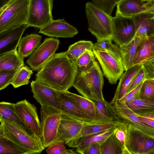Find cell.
Listing matches in <instances>:
<instances>
[{
  "label": "cell",
  "instance_id": "cell-2",
  "mask_svg": "<svg viewBox=\"0 0 154 154\" xmlns=\"http://www.w3.org/2000/svg\"><path fill=\"white\" fill-rule=\"evenodd\" d=\"M103 84V74L95 60L85 67H77L72 86L82 96L93 101L104 102Z\"/></svg>",
  "mask_w": 154,
  "mask_h": 154
},
{
  "label": "cell",
  "instance_id": "cell-6",
  "mask_svg": "<svg viewBox=\"0 0 154 154\" xmlns=\"http://www.w3.org/2000/svg\"><path fill=\"white\" fill-rule=\"evenodd\" d=\"M30 0H11L0 8V32L27 24Z\"/></svg>",
  "mask_w": 154,
  "mask_h": 154
},
{
  "label": "cell",
  "instance_id": "cell-13",
  "mask_svg": "<svg viewBox=\"0 0 154 154\" xmlns=\"http://www.w3.org/2000/svg\"><path fill=\"white\" fill-rule=\"evenodd\" d=\"M14 108L16 113L33 133L41 138V123L34 105L25 99L14 103Z\"/></svg>",
  "mask_w": 154,
  "mask_h": 154
},
{
  "label": "cell",
  "instance_id": "cell-36",
  "mask_svg": "<svg viewBox=\"0 0 154 154\" xmlns=\"http://www.w3.org/2000/svg\"><path fill=\"white\" fill-rule=\"evenodd\" d=\"M0 71V90H3L11 84L20 68Z\"/></svg>",
  "mask_w": 154,
  "mask_h": 154
},
{
  "label": "cell",
  "instance_id": "cell-35",
  "mask_svg": "<svg viewBox=\"0 0 154 154\" xmlns=\"http://www.w3.org/2000/svg\"><path fill=\"white\" fill-rule=\"evenodd\" d=\"M139 98L141 99L154 100V79L145 80L140 90Z\"/></svg>",
  "mask_w": 154,
  "mask_h": 154
},
{
  "label": "cell",
  "instance_id": "cell-41",
  "mask_svg": "<svg viewBox=\"0 0 154 154\" xmlns=\"http://www.w3.org/2000/svg\"><path fill=\"white\" fill-rule=\"evenodd\" d=\"M112 42V41L109 40L97 41V42L94 45L92 50H113L119 47L117 45L113 44Z\"/></svg>",
  "mask_w": 154,
  "mask_h": 154
},
{
  "label": "cell",
  "instance_id": "cell-26",
  "mask_svg": "<svg viewBox=\"0 0 154 154\" xmlns=\"http://www.w3.org/2000/svg\"><path fill=\"white\" fill-rule=\"evenodd\" d=\"M17 48L0 54V71L19 68L24 65Z\"/></svg>",
  "mask_w": 154,
  "mask_h": 154
},
{
  "label": "cell",
  "instance_id": "cell-31",
  "mask_svg": "<svg viewBox=\"0 0 154 154\" xmlns=\"http://www.w3.org/2000/svg\"><path fill=\"white\" fill-rule=\"evenodd\" d=\"M125 148L113 132L101 145V154H122Z\"/></svg>",
  "mask_w": 154,
  "mask_h": 154
},
{
  "label": "cell",
  "instance_id": "cell-54",
  "mask_svg": "<svg viewBox=\"0 0 154 154\" xmlns=\"http://www.w3.org/2000/svg\"><path fill=\"white\" fill-rule=\"evenodd\" d=\"M151 19H154V14L151 17Z\"/></svg>",
  "mask_w": 154,
  "mask_h": 154
},
{
  "label": "cell",
  "instance_id": "cell-47",
  "mask_svg": "<svg viewBox=\"0 0 154 154\" xmlns=\"http://www.w3.org/2000/svg\"><path fill=\"white\" fill-rule=\"evenodd\" d=\"M139 119L149 126L154 128V120L137 115Z\"/></svg>",
  "mask_w": 154,
  "mask_h": 154
},
{
  "label": "cell",
  "instance_id": "cell-49",
  "mask_svg": "<svg viewBox=\"0 0 154 154\" xmlns=\"http://www.w3.org/2000/svg\"><path fill=\"white\" fill-rule=\"evenodd\" d=\"M137 115L154 120V112Z\"/></svg>",
  "mask_w": 154,
  "mask_h": 154
},
{
  "label": "cell",
  "instance_id": "cell-29",
  "mask_svg": "<svg viewBox=\"0 0 154 154\" xmlns=\"http://www.w3.org/2000/svg\"><path fill=\"white\" fill-rule=\"evenodd\" d=\"M94 45L90 41H79L70 45L65 52L69 59L75 63L79 57L86 50H92Z\"/></svg>",
  "mask_w": 154,
  "mask_h": 154
},
{
  "label": "cell",
  "instance_id": "cell-51",
  "mask_svg": "<svg viewBox=\"0 0 154 154\" xmlns=\"http://www.w3.org/2000/svg\"><path fill=\"white\" fill-rule=\"evenodd\" d=\"M11 0H0V7H1Z\"/></svg>",
  "mask_w": 154,
  "mask_h": 154
},
{
  "label": "cell",
  "instance_id": "cell-12",
  "mask_svg": "<svg viewBox=\"0 0 154 154\" xmlns=\"http://www.w3.org/2000/svg\"><path fill=\"white\" fill-rule=\"evenodd\" d=\"M113 41L119 47L128 43L135 36L136 28L133 18L120 15L113 17Z\"/></svg>",
  "mask_w": 154,
  "mask_h": 154
},
{
  "label": "cell",
  "instance_id": "cell-53",
  "mask_svg": "<svg viewBox=\"0 0 154 154\" xmlns=\"http://www.w3.org/2000/svg\"><path fill=\"white\" fill-rule=\"evenodd\" d=\"M143 2H149L154 1V0H140Z\"/></svg>",
  "mask_w": 154,
  "mask_h": 154
},
{
  "label": "cell",
  "instance_id": "cell-50",
  "mask_svg": "<svg viewBox=\"0 0 154 154\" xmlns=\"http://www.w3.org/2000/svg\"><path fill=\"white\" fill-rule=\"evenodd\" d=\"M78 154L76 151H75L73 149H67L65 152L64 154Z\"/></svg>",
  "mask_w": 154,
  "mask_h": 154
},
{
  "label": "cell",
  "instance_id": "cell-18",
  "mask_svg": "<svg viewBox=\"0 0 154 154\" xmlns=\"http://www.w3.org/2000/svg\"><path fill=\"white\" fill-rule=\"evenodd\" d=\"M86 124H88L62 113L59 133L65 144H67L75 138Z\"/></svg>",
  "mask_w": 154,
  "mask_h": 154
},
{
  "label": "cell",
  "instance_id": "cell-5",
  "mask_svg": "<svg viewBox=\"0 0 154 154\" xmlns=\"http://www.w3.org/2000/svg\"><path fill=\"white\" fill-rule=\"evenodd\" d=\"M62 114L61 111L56 108L47 106H41V138L45 149L52 144L64 142L59 133Z\"/></svg>",
  "mask_w": 154,
  "mask_h": 154
},
{
  "label": "cell",
  "instance_id": "cell-30",
  "mask_svg": "<svg viewBox=\"0 0 154 154\" xmlns=\"http://www.w3.org/2000/svg\"><path fill=\"white\" fill-rule=\"evenodd\" d=\"M119 123L115 121H112L86 124L79 134L72 140H77L82 137L110 129L115 127Z\"/></svg>",
  "mask_w": 154,
  "mask_h": 154
},
{
  "label": "cell",
  "instance_id": "cell-16",
  "mask_svg": "<svg viewBox=\"0 0 154 154\" xmlns=\"http://www.w3.org/2000/svg\"><path fill=\"white\" fill-rule=\"evenodd\" d=\"M39 33L51 37L71 38L78 34V31L74 26L62 19L53 20L40 29Z\"/></svg>",
  "mask_w": 154,
  "mask_h": 154
},
{
  "label": "cell",
  "instance_id": "cell-8",
  "mask_svg": "<svg viewBox=\"0 0 154 154\" xmlns=\"http://www.w3.org/2000/svg\"><path fill=\"white\" fill-rule=\"evenodd\" d=\"M110 115L114 120L127 125H131L144 132L154 135V128L140 119L125 103L116 102L113 104L105 100Z\"/></svg>",
  "mask_w": 154,
  "mask_h": 154
},
{
  "label": "cell",
  "instance_id": "cell-28",
  "mask_svg": "<svg viewBox=\"0 0 154 154\" xmlns=\"http://www.w3.org/2000/svg\"><path fill=\"white\" fill-rule=\"evenodd\" d=\"M64 93L76 103L91 118L104 122L97 118L96 109L94 101L83 96L71 93L68 91Z\"/></svg>",
  "mask_w": 154,
  "mask_h": 154
},
{
  "label": "cell",
  "instance_id": "cell-43",
  "mask_svg": "<svg viewBox=\"0 0 154 154\" xmlns=\"http://www.w3.org/2000/svg\"><path fill=\"white\" fill-rule=\"evenodd\" d=\"M145 80V74L142 64V68L133 79L127 93L136 88Z\"/></svg>",
  "mask_w": 154,
  "mask_h": 154
},
{
  "label": "cell",
  "instance_id": "cell-19",
  "mask_svg": "<svg viewBox=\"0 0 154 154\" xmlns=\"http://www.w3.org/2000/svg\"><path fill=\"white\" fill-rule=\"evenodd\" d=\"M116 126L106 130L80 137L71 141L67 145L69 147L76 148L78 154H83L85 149L91 144L99 143L102 145L114 132Z\"/></svg>",
  "mask_w": 154,
  "mask_h": 154
},
{
  "label": "cell",
  "instance_id": "cell-39",
  "mask_svg": "<svg viewBox=\"0 0 154 154\" xmlns=\"http://www.w3.org/2000/svg\"><path fill=\"white\" fill-rule=\"evenodd\" d=\"M95 58L93 50H87L78 59L76 66L79 68L85 67L95 60Z\"/></svg>",
  "mask_w": 154,
  "mask_h": 154
},
{
  "label": "cell",
  "instance_id": "cell-24",
  "mask_svg": "<svg viewBox=\"0 0 154 154\" xmlns=\"http://www.w3.org/2000/svg\"><path fill=\"white\" fill-rule=\"evenodd\" d=\"M14 103L2 101L0 103V119L13 123L28 133L34 134L15 112Z\"/></svg>",
  "mask_w": 154,
  "mask_h": 154
},
{
  "label": "cell",
  "instance_id": "cell-7",
  "mask_svg": "<svg viewBox=\"0 0 154 154\" xmlns=\"http://www.w3.org/2000/svg\"><path fill=\"white\" fill-rule=\"evenodd\" d=\"M103 75L111 84H116L125 71L119 47L113 50H93Z\"/></svg>",
  "mask_w": 154,
  "mask_h": 154
},
{
  "label": "cell",
  "instance_id": "cell-15",
  "mask_svg": "<svg viewBox=\"0 0 154 154\" xmlns=\"http://www.w3.org/2000/svg\"><path fill=\"white\" fill-rule=\"evenodd\" d=\"M30 86L33 97L41 106H47L60 110L56 90L36 80L32 81Z\"/></svg>",
  "mask_w": 154,
  "mask_h": 154
},
{
  "label": "cell",
  "instance_id": "cell-3",
  "mask_svg": "<svg viewBox=\"0 0 154 154\" xmlns=\"http://www.w3.org/2000/svg\"><path fill=\"white\" fill-rule=\"evenodd\" d=\"M85 12L88 29L97 41L104 40L112 41L113 38V17L93 2L85 5Z\"/></svg>",
  "mask_w": 154,
  "mask_h": 154
},
{
  "label": "cell",
  "instance_id": "cell-9",
  "mask_svg": "<svg viewBox=\"0 0 154 154\" xmlns=\"http://www.w3.org/2000/svg\"><path fill=\"white\" fill-rule=\"evenodd\" d=\"M126 146L131 154H154V135L128 125Z\"/></svg>",
  "mask_w": 154,
  "mask_h": 154
},
{
  "label": "cell",
  "instance_id": "cell-33",
  "mask_svg": "<svg viewBox=\"0 0 154 154\" xmlns=\"http://www.w3.org/2000/svg\"><path fill=\"white\" fill-rule=\"evenodd\" d=\"M126 104L137 115L154 112V100L138 98Z\"/></svg>",
  "mask_w": 154,
  "mask_h": 154
},
{
  "label": "cell",
  "instance_id": "cell-11",
  "mask_svg": "<svg viewBox=\"0 0 154 154\" xmlns=\"http://www.w3.org/2000/svg\"><path fill=\"white\" fill-rule=\"evenodd\" d=\"M59 43L57 38L45 39L30 55L26 63L32 70H38L55 54Z\"/></svg>",
  "mask_w": 154,
  "mask_h": 154
},
{
  "label": "cell",
  "instance_id": "cell-4",
  "mask_svg": "<svg viewBox=\"0 0 154 154\" xmlns=\"http://www.w3.org/2000/svg\"><path fill=\"white\" fill-rule=\"evenodd\" d=\"M0 136L5 137L32 154H40L45 149L41 139L8 121L0 119Z\"/></svg>",
  "mask_w": 154,
  "mask_h": 154
},
{
  "label": "cell",
  "instance_id": "cell-32",
  "mask_svg": "<svg viewBox=\"0 0 154 154\" xmlns=\"http://www.w3.org/2000/svg\"><path fill=\"white\" fill-rule=\"evenodd\" d=\"M0 154H32L8 139L0 136Z\"/></svg>",
  "mask_w": 154,
  "mask_h": 154
},
{
  "label": "cell",
  "instance_id": "cell-37",
  "mask_svg": "<svg viewBox=\"0 0 154 154\" xmlns=\"http://www.w3.org/2000/svg\"><path fill=\"white\" fill-rule=\"evenodd\" d=\"M94 101L96 109L97 118L98 119L104 122L114 121L113 118L109 113L105 101L103 102L99 100Z\"/></svg>",
  "mask_w": 154,
  "mask_h": 154
},
{
  "label": "cell",
  "instance_id": "cell-55",
  "mask_svg": "<svg viewBox=\"0 0 154 154\" xmlns=\"http://www.w3.org/2000/svg\"><path fill=\"white\" fill-rule=\"evenodd\" d=\"M154 65V60H152V61H151V62Z\"/></svg>",
  "mask_w": 154,
  "mask_h": 154
},
{
  "label": "cell",
  "instance_id": "cell-45",
  "mask_svg": "<svg viewBox=\"0 0 154 154\" xmlns=\"http://www.w3.org/2000/svg\"><path fill=\"white\" fill-rule=\"evenodd\" d=\"M145 74V80L154 79V65L151 62L143 64Z\"/></svg>",
  "mask_w": 154,
  "mask_h": 154
},
{
  "label": "cell",
  "instance_id": "cell-20",
  "mask_svg": "<svg viewBox=\"0 0 154 154\" xmlns=\"http://www.w3.org/2000/svg\"><path fill=\"white\" fill-rule=\"evenodd\" d=\"M154 60V35L143 38L137 49L132 66L142 65Z\"/></svg>",
  "mask_w": 154,
  "mask_h": 154
},
{
  "label": "cell",
  "instance_id": "cell-10",
  "mask_svg": "<svg viewBox=\"0 0 154 154\" xmlns=\"http://www.w3.org/2000/svg\"><path fill=\"white\" fill-rule=\"evenodd\" d=\"M53 0H30L27 24L39 29L53 19Z\"/></svg>",
  "mask_w": 154,
  "mask_h": 154
},
{
  "label": "cell",
  "instance_id": "cell-23",
  "mask_svg": "<svg viewBox=\"0 0 154 154\" xmlns=\"http://www.w3.org/2000/svg\"><path fill=\"white\" fill-rule=\"evenodd\" d=\"M152 15L142 13L133 18L136 25L135 36L143 39L154 35V19L150 18Z\"/></svg>",
  "mask_w": 154,
  "mask_h": 154
},
{
  "label": "cell",
  "instance_id": "cell-1",
  "mask_svg": "<svg viewBox=\"0 0 154 154\" xmlns=\"http://www.w3.org/2000/svg\"><path fill=\"white\" fill-rule=\"evenodd\" d=\"M77 69L76 63L69 59L65 52L55 54L38 70L35 80L64 93L72 86Z\"/></svg>",
  "mask_w": 154,
  "mask_h": 154
},
{
  "label": "cell",
  "instance_id": "cell-22",
  "mask_svg": "<svg viewBox=\"0 0 154 154\" xmlns=\"http://www.w3.org/2000/svg\"><path fill=\"white\" fill-rule=\"evenodd\" d=\"M142 65L132 66L123 74L119 78V83L114 95L110 103L113 104L122 98L126 94L131 82L140 69Z\"/></svg>",
  "mask_w": 154,
  "mask_h": 154
},
{
  "label": "cell",
  "instance_id": "cell-52",
  "mask_svg": "<svg viewBox=\"0 0 154 154\" xmlns=\"http://www.w3.org/2000/svg\"><path fill=\"white\" fill-rule=\"evenodd\" d=\"M122 154H131V153L126 147L123 149Z\"/></svg>",
  "mask_w": 154,
  "mask_h": 154
},
{
  "label": "cell",
  "instance_id": "cell-25",
  "mask_svg": "<svg viewBox=\"0 0 154 154\" xmlns=\"http://www.w3.org/2000/svg\"><path fill=\"white\" fill-rule=\"evenodd\" d=\"M42 37L38 34H31L21 38L18 52L23 58L30 55L40 45Z\"/></svg>",
  "mask_w": 154,
  "mask_h": 154
},
{
  "label": "cell",
  "instance_id": "cell-46",
  "mask_svg": "<svg viewBox=\"0 0 154 154\" xmlns=\"http://www.w3.org/2000/svg\"><path fill=\"white\" fill-rule=\"evenodd\" d=\"M99 143L91 144L84 151L83 154H101V146Z\"/></svg>",
  "mask_w": 154,
  "mask_h": 154
},
{
  "label": "cell",
  "instance_id": "cell-44",
  "mask_svg": "<svg viewBox=\"0 0 154 154\" xmlns=\"http://www.w3.org/2000/svg\"><path fill=\"white\" fill-rule=\"evenodd\" d=\"M64 142L57 143L50 145L46 151L48 154H64L66 149Z\"/></svg>",
  "mask_w": 154,
  "mask_h": 154
},
{
  "label": "cell",
  "instance_id": "cell-42",
  "mask_svg": "<svg viewBox=\"0 0 154 154\" xmlns=\"http://www.w3.org/2000/svg\"><path fill=\"white\" fill-rule=\"evenodd\" d=\"M143 82L134 89L127 93L122 98L117 101L126 103L139 98L140 90Z\"/></svg>",
  "mask_w": 154,
  "mask_h": 154
},
{
  "label": "cell",
  "instance_id": "cell-40",
  "mask_svg": "<svg viewBox=\"0 0 154 154\" xmlns=\"http://www.w3.org/2000/svg\"><path fill=\"white\" fill-rule=\"evenodd\" d=\"M114 133L116 138L125 148L128 134V125L119 123L116 126Z\"/></svg>",
  "mask_w": 154,
  "mask_h": 154
},
{
  "label": "cell",
  "instance_id": "cell-14",
  "mask_svg": "<svg viewBox=\"0 0 154 154\" xmlns=\"http://www.w3.org/2000/svg\"><path fill=\"white\" fill-rule=\"evenodd\" d=\"M56 92L60 110L63 113L88 124L106 122L91 119L76 103L65 95L64 93L57 91Z\"/></svg>",
  "mask_w": 154,
  "mask_h": 154
},
{
  "label": "cell",
  "instance_id": "cell-21",
  "mask_svg": "<svg viewBox=\"0 0 154 154\" xmlns=\"http://www.w3.org/2000/svg\"><path fill=\"white\" fill-rule=\"evenodd\" d=\"M147 3L140 0H123L117 5L116 15L133 18L147 10Z\"/></svg>",
  "mask_w": 154,
  "mask_h": 154
},
{
  "label": "cell",
  "instance_id": "cell-17",
  "mask_svg": "<svg viewBox=\"0 0 154 154\" xmlns=\"http://www.w3.org/2000/svg\"><path fill=\"white\" fill-rule=\"evenodd\" d=\"M29 27L23 24L0 32V54L17 48L23 34Z\"/></svg>",
  "mask_w": 154,
  "mask_h": 154
},
{
  "label": "cell",
  "instance_id": "cell-34",
  "mask_svg": "<svg viewBox=\"0 0 154 154\" xmlns=\"http://www.w3.org/2000/svg\"><path fill=\"white\" fill-rule=\"evenodd\" d=\"M32 70L24 65L18 70L11 84L14 88L27 85L33 73Z\"/></svg>",
  "mask_w": 154,
  "mask_h": 154
},
{
  "label": "cell",
  "instance_id": "cell-38",
  "mask_svg": "<svg viewBox=\"0 0 154 154\" xmlns=\"http://www.w3.org/2000/svg\"><path fill=\"white\" fill-rule=\"evenodd\" d=\"M92 2L110 15L117 4L123 0H92Z\"/></svg>",
  "mask_w": 154,
  "mask_h": 154
},
{
  "label": "cell",
  "instance_id": "cell-48",
  "mask_svg": "<svg viewBox=\"0 0 154 154\" xmlns=\"http://www.w3.org/2000/svg\"><path fill=\"white\" fill-rule=\"evenodd\" d=\"M148 8L146 11L143 13L154 14V1L147 2Z\"/></svg>",
  "mask_w": 154,
  "mask_h": 154
},
{
  "label": "cell",
  "instance_id": "cell-27",
  "mask_svg": "<svg viewBox=\"0 0 154 154\" xmlns=\"http://www.w3.org/2000/svg\"><path fill=\"white\" fill-rule=\"evenodd\" d=\"M142 39L135 36L129 43L119 47L125 71L131 67L137 48Z\"/></svg>",
  "mask_w": 154,
  "mask_h": 154
}]
</instances>
